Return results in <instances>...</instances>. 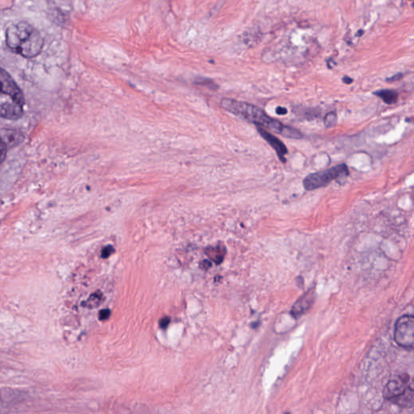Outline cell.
Segmentation results:
<instances>
[{
	"label": "cell",
	"mask_w": 414,
	"mask_h": 414,
	"mask_svg": "<svg viewBox=\"0 0 414 414\" xmlns=\"http://www.w3.org/2000/svg\"><path fill=\"white\" fill-rule=\"evenodd\" d=\"M337 122V115L334 112H330L324 117V123L326 128H332L336 126Z\"/></svg>",
	"instance_id": "4fadbf2b"
},
{
	"label": "cell",
	"mask_w": 414,
	"mask_h": 414,
	"mask_svg": "<svg viewBox=\"0 0 414 414\" xmlns=\"http://www.w3.org/2000/svg\"><path fill=\"white\" fill-rule=\"evenodd\" d=\"M0 140L8 149H13L21 144L24 140V135L21 131L17 130L0 129Z\"/></svg>",
	"instance_id": "9c48e42d"
},
{
	"label": "cell",
	"mask_w": 414,
	"mask_h": 414,
	"mask_svg": "<svg viewBox=\"0 0 414 414\" xmlns=\"http://www.w3.org/2000/svg\"><path fill=\"white\" fill-rule=\"evenodd\" d=\"M349 174L348 167L345 165H339L324 171L315 172L308 175L304 180V189L308 191L323 188L329 185L333 181L340 179H346Z\"/></svg>",
	"instance_id": "277c9868"
},
{
	"label": "cell",
	"mask_w": 414,
	"mask_h": 414,
	"mask_svg": "<svg viewBox=\"0 0 414 414\" xmlns=\"http://www.w3.org/2000/svg\"><path fill=\"white\" fill-rule=\"evenodd\" d=\"M257 129L261 137H263V139L267 142L271 147H273L280 160L283 163H285V160H285V156L288 154V147H285L283 142L281 141L279 138L273 135L268 131H266L260 126H257Z\"/></svg>",
	"instance_id": "ba28073f"
},
{
	"label": "cell",
	"mask_w": 414,
	"mask_h": 414,
	"mask_svg": "<svg viewBox=\"0 0 414 414\" xmlns=\"http://www.w3.org/2000/svg\"><path fill=\"white\" fill-rule=\"evenodd\" d=\"M113 253H115V249H113V246H106V247L104 248L102 250L101 257L103 258H110Z\"/></svg>",
	"instance_id": "9a60e30c"
},
{
	"label": "cell",
	"mask_w": 414,
	"mask_h": 414,
	"mask_svg": "<svg viewBox=\"0 0 414 414\" xmlns=\"http://www.w3.org/2000/svg\"><path fill=\"white\" fill-rule=\"evenodd\" d=\"M403 75L401 73H397V75L392 76L391 78H387V82L392 83L401 80Z\"/></svg>",
	"instance_id": "ac0fdd59"
},
{
	"label": "cell",
	"mask_w": 414,
	"mask_h": 414,
	"mask_svg": "<svg viewBox=\"0 0 414 414\" xmlns=\"http://www.w3.org/2000/svg\"><path fill=\"white\" fill-rule=\"evenodd\" d=\"M374 95L381 98L387 105H393L398 101V92L392 90H382L374 92Z\"/></svg>",
	"instance_id": "30bf717a"
},
{
	"label": "cell",
	"mask_w": 414,
	"mask_h": 414,
	"mask_svg": "<svg viewBox=\"0 0 414 414\" xmlns=\"http://www.w3.org/2000/svg\"><path fill=\"white\" fill-rule=\"evenodd\" d=\"M169 323H170V318H169V317L162 318L160 320V327L161 329H166L167 326H169Z\"/></svg>",
	"instance_id": "e0dca14e"
},
{
	"label": "cell",
	"mask_w": 414,
	"mask_h": 414,
	"mask_svg": "<svg viewBox=\"0 0 414 414\" xmlns=\"http://www.w3.org/2000/svg\"><path fill=\"white\" fill-rule=\"evenodd\" d=\"M362 34H363V31H359L358 33H357V36L358 37H361L362 35Z\"/></svg>",
	"instance_id": "44dd1931"
},
{
	"label": "cell",
	"mask_w": 414,
	"mask_h": 414,
	"mask_svg": "<svg viewBox=\"0 0 414 414\" xmlns=\"http://www.w3.org/2000/svg\"><path fill=\"white\" fill-rule=\"evenodd\" d=\"M24 110V98L21 88L9 74L0 68V117L18 119Z\"/></svg>",
	"instance_id": "3957f363"
},
{
	"label": "cell",
	"mask_w": 414,
	"mask_h": 414,
	"mask_svg": "<svg viewBox=\"0 0 414 414\" xmlns=\"http://www.w3.org/2000/svg\"><path fill=\"white\" fill-rule=\"evenodd\" d=\"M103 301V295L100 292H97L90 295V297L88 299L85 306L90 308H96L100 306V304Z\"/></svg>",
	"instance_id": "7c38bea8"
},
{
	"label": "cell",
	"mask_w": 414,
	"mask_h": 414,
	"mask_svg": "<svg viewBox=\"0 0 414 414\" xmlns=\"http://www.w3.org/2000/svg\"><path fill=\"white\" fill-rule=\"evenodd\" d=\"M315 300V290L310 289L295 302L290 310V313L295 318L301 317L304 313L312 308Z\"/></svg>",
	"instance_id": "52a82bcc"
},
{
	"label": "cell",
	"mask_w": 414,
	"mask_h": 414,
	"mask_svg": "<svg viewBox=\"0 0 414 414\" xmlns=\"http://www.w3.org/2000/svg\"><path fill=\"white\" fill-rule=\"evenodd\" d=\"M110 310L108 309H104L101 310L99 318L101 320H106L110 317Z\"/></svg>",
	"instance_id": "2e32d148"
},
{
	"label": "cell",
	"mask_w": 414,
	"mask_h": 414,
	"mask_svg": "<svg viewBox=\"0 0 414 414\" xmlns=\"http://www.w3.org/2000/svg\"><path fill=\"white\" fill-rule=\"evenodd\" d=\"M6 42L13 52L28 58L38 56L44 46L41 33L27 22H19L8 27Z\"/></svg>",
	"instance_id": "7a4b0ae2"
},
{
	"label": "cell",
	"mask_w": 414,
	"mask_h": 414,
	"mask_svg": "<svg viewBox=\"0 0 414 414\" xmlns=\"http://www.w3.org/2000/svg\"><path fill=\"white\" fill-rule=\"evenodd\" d=\"M226 249L224 247L221 246H215V247H210L206 250V254L208 255V257L214 260L215 263H221L224 259V255Z\"/></svg>",
	"instance_id": "8fae6325"
},
{
	"label": "cell",
	"mask_w": 414,
	"mask_h": 414,
	"mask_svg": "<svg viewBox=\"0 0 414 414\" xmlns=\"http://www.w3.org/2000/svg\"><path fill=\"white\" fill-rule=\"evenodd\" d=\"M394 340L398 346L412 349L414 343V317L413 315H405L399 318L394 330Z\"/></svg>",
	"instance_id": "8992f818"
},
{
	"label": "cell",
	"mask_w": 414,
	"mask_h": 414,
	"mask_svg": "<svg viewBox=\"0 0 414 414\" xmlns=\"http://www.w3.org/2000/svg\"><path fill=\"white\" fill-rule=\"evenodd\" d=\"M221 106L234 115L254 123L266 131L269 130L288 139L300 140L304 138L299 131L293 127L284 126L282 122L270 117L261 108L251 104L233 99H224L221 101Z\"/></svg>",
	"instance_id": "6da1fadb"
},
{
	"label": "cell",
	"mask_w": 414,
	"mask_h": 414,
	"mask_svg": "<svg viewBox=\"0 0 414 414\" xmlns=\"http://www.w3.org/2000/svg\"><path fill=\"white\" fill-rule=\"evenodd\" d=\"M343 83H346V85H351L354 82L353 78L349 76H344L342 78Z\"/></svg>",
	"instance_id": "ffe728a7"
},
{
	"label": "cell",
	"mask_w": 414,
	"mask_h": 414,
	"mask_svg": "<svg viewBox=\"0 0 414 414\" xmlns=\"http://www.w3.org/2000/svg\"><path fill=\"white\" fill-rule=\"evenodd\" d=\"M8 147L3 144V142L0 140V165L6 159Z\"/></svg>",
	"instance_id": "5bb4252c"
},
{
	"label": "cell",
	"mask_w": 414,
	"mask_h": 414,
	"mask_svg": "<svg viewBox=\"0 0 414 414\" xmlns=\"http://www.w3.org/2000/svg\"><path fill=\"white\" fill-rule=\"evenodd\" d=\"M288 110L287 108H284V107H278L277 108H276V113H277V115H288Z\"/></svg>",
	"instance_id": "d6986e66"
},
{
	"label": "cell",
	"mask_w": 414,
	"mask_h": 414,
	"mask_svg": "<svg viewBox=\"0 0 414 414\" xmlns=\"http://www.w3.org/2000/svg\"><path fill=\"white\" fill-rule=\"evenodd\" d=\"M413 388L402 378L394 379L389 382L386 389V397L388 401L400 406H413Z\"/></svg>",
	"instance_id": "5b68a950"
}]
</instances>
